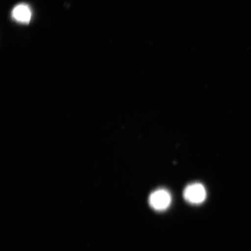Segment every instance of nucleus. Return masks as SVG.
<instances>
[{
    "instance_id": "1",
    "label": "nucleus",
    "mask_w": 251,
    "mask_h": 251,
    "mask_svg": "<svg viewBox=\"0 0 251 251\" xmlns=\"http://www.w3.org/2000/svg\"><path fill=\"white\" fill-rule=\"evenodd\" d=\"M151 208L156 211L162 212L167 209L172 203L171 194L164 188H159L150 194L149 199Z\"/></svg>"
},
{
    "instance_id": "2",
    "label": "nucleus",
    "mask_w": 251,
    "mask_h": 251,
    "mask_svg": "<svg viewBox=\"0 0 251 251\" xmlns=\"http://www.w3.org/2000/svg\"><path fill=\"white\" fill-rule=\"evenodd\" d=\"M206 196L205 187L200 183H194L188 185L183 191L184 200L192 205H200L202 203L205 201Z\"/></svg>"
},
{
    "instance_id": "3",
    "label": "nucleus",
    "mask_w": 251,
    "mask_h": 251,
    "mask_svg": "<svg viewBox=\"0 0 251 251\" xmlns=\"http://www.w3.org/2000/svg\"><path fill=\"white\" fill-rule=\"evenodd\" d=\"M15 21L22 24H29L31 18V11L29 6L20 4L16 6L12 12Z\"/></svg>"
}]
</instances>
